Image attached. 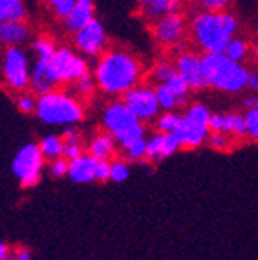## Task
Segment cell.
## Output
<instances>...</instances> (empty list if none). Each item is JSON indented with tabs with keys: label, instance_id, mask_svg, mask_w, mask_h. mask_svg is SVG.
Returning <instances> with one entry per match:
<instances>
[{
	"label": "cell",
	"instance_id": "60d3db41",
	"mask_svg": "<svg viewBox=\"0 0 258 260\" xmlns=\"http://www.w3.org/2000/svg\"><path fill=\"white\" fill-rule=\"evenodd\" d=\"M246 90L258 94V67H256V69H251V67H249V73H247V85H246Z\"/></svg>",
	"mask_w": 258,
	"mask_h": 260
},
{
	"label": "cell",
	"instance_id": "4316f807",
	"mask_svg": "<svg viewBox=\"0 0 258 260\" xmlns=\"http://www.w3.org/2000/svg\"><path fill=\"white\" fill-rule=\"evenodd\" d=\"M155 87V94H157V102L161 110H177L181 109L184 103L181 102V98L170 89L166 83H157Z\"/></svg>",
	"mask_w": 258,
	"mask_h": 260
},
{
	"label": "cell",
	"instance_id": "d6a6232c",
	"mask_svg": "<svg viewBox=\"0 0 258 260\" xmlns=\"http://www.w3.org/2000/svg\"><path fill=\"white\" fill-rule=\"evenodd\" d=\"M146 143H148L146 138H141V139H137V141L130 143L128 146L123 148L125 157L128 159V161H143V159L146 157Z\"/></svg>",
	"mask_w": 258,
	"mask_h": 260
},
{
	"label": "cell",
	"instance_id": "f1b7e54d",
	"mask_svg": "<svg viewBox=\"0 0 258 260\" xmlns=\"http://www.w3.org/2000/svg\"><path fill=\"white\" fill-rule=\"evenodd\" d=\"M179 121H181V114L177 110H161L153 123H155V130L157 132L174 134L175 128L179 126Z\"/></svg>",
	"mask_w": 258,
	"mask_h": 260
},
{
	"label": "cell",
	"instance_id": "9a60e30c",
	"mask_svg": "<svg viewBox=\"0 0 258 260\" xmlns=\"http://www.w3.org/2000/svg\"><path fill=\"white\" fill-rule=\"evenodd\" d=\"M33 40V29L25 20L0 22V45L2 47H24Z\"/></svg>",
	"mask_w": 258,
	"mask_h": 260
},
{
	"label": "cell",
	"instance_id": "8992f818",
	"mask_svg": "<svg viewBox=\"0 0 258 260\" xmlns=\"http://www.w3.org/2000/svg\"><path fill=\"white\" fill-rule=\"evenodd\" d=\"M211 110L208 105L201 102H194L186 107L181 114V121L175 128L174 136L181 143V148H199L204 143H208L211 130H210Z\"/></svg>",
	"mask_w": 258,
	"mask_h": 260
},
{
	"label": "cell",
	"instance_id": "74e56055",
	"mask_svg": "<svg viewBox=\"0 0 258 260\" xmlns=\"http://www.w3.org/2000/svg\"><path fill=\"white\" fill-rule=\"evenodd\" d=\"M47 172L51 177L54 179H61L69 174V159H65L63 155L56 159H51L47 165Z\"/></svg>",
	"mask_w": 258,
	"mask_h": 260
},
{
	"label": "cell",
	"instance_id": "ac0fdd59",
	"mask_svg": "<svg viewBox=\"0 0 258 260\" xmlns=\"http://www.w3.org/2000/svg\"><path fill=\"white\" fill-rule=\"evenodd\" d=\"M94 18H96V0H76L71 13L61 20V27L65 32L73 35Z\"/></svg>",
	"mask_w": 258,
	"mask_h": 260
},
{
	"label": "cell",
	"instance_id": "277c9868",
	"mask_svg": "<svg viewBox=\"0 0 258 260\" xmlns=\"http://www.w3.org/2000/svg\"><path fill=\"white\" fill-rule=\"evenodd\" d=\"M202 69H204L206 85L222 94H240L246 90L247 73L246 63H238L224 53L202 54Z\"/></svg>",
	"mask_w": 258,
	"mask_h": 260
},
{
	"label": "cell",
	"instance_id": "603a6c76",
	"mask_svg": "<svg viewBox=\"0 0 258 260\" xmlns=\"http://www.w3.org/2000/svg\"><path fill=\"white\" fill-rule=\"evenodd\" d=\"M56 42L54 38H51L49 35H38L29 42V51L31 56L37 60H51L56 53Z\"/></svg>",
	"mask_w": 258,
	"mask_h": 260
},
{
	"label": "cell",
	"instance_id": "4dcf8cb0",
	"mask_svg": "<svg viewBox=\"0 0 258 260\" xmlns=\"http://www.w3.org/2000/svg\"><path fill=\"white\" fill-rule=\"evenodd\" d=\"M71 87V92L76 94L80 100H87V98H90L94 92L98 90L96 87V81H94V76H90V74H87V76L80 78L78 81H74L73 85H69Z\"/></svg>",
	"mask_w": 258,
	"mask_h": 260
},
{
	"label": "cell",
	"instance_id": "52a82bcc",
	"mask_svg": "<svg viewBox=\"0 0 258 260\" xmlns=\"http://www.w3.org/2000/svg\"><path fill=\"white\" fill-rule=\"evenodd\" d=\"M31 65V54L24 47H4L0 53V81L13 92L27 90Z\"/></svg>",
	"mask_w": 258,
	"mask_h": 260
},
{
	"label": "cell",
	"instance_id": "f546056e",
	"mask_svg": "<svg viewBox=\"0 0 258 260\" xmlns=\"http://www.w3.org/2000/svg\"><path fill=\"white\" fill-rule=\"evenodd\" d=\"M74 4H76V0H44L45 11L51 15V18L58 22H61L71 13Z\"/></svg>",
	"mask_w": 258,
	"mask_h": 260
},
{
	"label": "cell",
	"instance_id": "7c38bea8",
	"mask_svg": "<svg viewBox=\"0 0 258 260\" xmlns=\"http://www.w3.org/2000/svg\"><path fill=\"white\" fill-rule=\"evenodd\" d=\"M121 100L128 105V109L136 114L137 119H141L143 123L155 121V118H157L159 112H161V107H159L157 94H155L153 83H145V81H141L139 85L130 89Z\"/></svg>",
	"mask_w": 258,
	"mask_h": 260
},
{
	"label": "cell",
	"instance_id": "3957f363",
	"mask_svg": "<svg viewBox=\"0 0 258 260\" xmlns=\"http://www.w3.org/2000/svg\"><path fill=\"white\" fill-rule=\"evenodd\" d=\"M35 116L47 126L69 128L80 125L85 119V105L76 94L56 87L49 92L38 94Z\"/></svg>",
	"mask_w": 258,
	"mask_h": 260
},
{
	"label": "cell",
	"instance_id": "30bf717a",
	"mask_svg": "<svg viewBox=\"0 0 258 260\" xmlns=\"http://www.w3.org/2000/svg\"><path fill=\"white\" fill-rule=\"evenodd\" d=\"M87 60L89 58L80 54L74 47L58 45L56 53L51 58V65H53V71L60 85H73L80 78L90 74V65Z\"/></svg>",
	"mask_w": 258,
	"mask_h": 260
},
{
	"label": "cell",
	"instance_id": "6da1fadb",
	"mask_svg": "<svg viewBox=\"0 0 258 260\" xmlns=\"http://www.w3.org/2000/svg\"><path fill=\"white\" fill-rule=\"evenodd\" d=\"M96 87L107 98H123L145 78L141 58L126 47H109L96 58L92 71Z\"/></svg>",
	"mask_w": 258,
	"mask_h": 260
},
{
	"label": "cell",
	"instance_id": "b9f144b4",
	"mask_svg": "<svg viewBox=\"0 0 258 260\" xmlns=\"http://www.w3.org/2000/svg\"><path fill=\"white\" fill-rule=\"evenodd\" d=\"M242 105H244V109H251V107L258 105V94L256 92H249L246 98H244Z\"/></svg>",
	"mask_w": 258,
	"mask_h": 260
},
{
	"label": "cell",
	"instance_id": "8d00e7d4",
	"mask_svg": "<svg viewBox=\"0 0 258 260\" xmlns=\"http://www.w3.org/2000/svg\"><path fill=\"white\" fill-rule=\"evenodd\" d=\"M208 143L213 150L218 152H224V150H230L231 146H233V138L228 134H222V132H211L210 138H208Z\"/></svg>",
	"mask_w": 258,
	"mask_h": 260
},
{
	"label": "cell",
	"instance_id": "836d02e7",
	"mask_svg": "<svg viewBox=\"0 0 258 260\" xmlns=\"http://www.w3.org/2000/svg\"><path fill=\"white\" fill-rule=\"evenodd\" d=\"M130 177V167L123 159H114L110 161V181L114 183H125Z\"/></svg>",
	"mask_w": 258,
	"mask_h": 260
},
{
	"label": "cell",
	"instance_id": "e575fe53",
	"mask_svg": "<svg viewBox=\"0 0 258 260\" xmlns=\"http://www.w3.org/2000/svg\"><path fill=\"white\" fill-rule=\"evenodd\" d=\"M166 85L170 87V89L174 90L175 94H177L179 98H181V102L184 103H188V98H190V92H191V89L188 87V83H186L184 80H182L179 74H174V76L170 78L168 81H166Z\"/></svg>",
	"mask_w": 258,
	"mask_h": 260
},
{
	"label": "cell",
	"instance_id": "7402d4cb",
	"mask_svg": "<svg viewBox=\"0 0 258 260\" xmlns=\"http://www.w3.org/2000/svg\"><path fill=\"white\" fill-rule=\"evenodd\" d=\"M224 54L230 56L231 60L238 61V63H247L253 58V42H249L244 37H233L230 44L224 49Z\"/></svg>",
	"mask_w": 258,
	"mask_h": 260
},
{
	"label": "cell",
	"instance_id": "44dd1931",
	"mask_svg": "<svg viewBox=\"0 0 258 260\" xmlns=\"http://www.w3.org/2000/svg\"><path fill=\"white\" fill-rule=\"evenodd\" d=\"M87 150L92 157L100 159V161H110L117 150V141L109 132H100V134L90 138Z\"/></svg>",
	"mask_w": 258,
	"mask_h": 260
},
{
	"label": "cell",
	"instance_id": "4fadbf2b",
	"mask_svg": "<svg viewBox=\"0 0 258 260\" xmlns=\"http://www.w3.org/2000/svg\"><path fill=\"white\" fill-rule=\"evenodd\" d=\"M174 65L177 74L188 83L191 90L206 89L204 69H202V54L195 53L191 49H181L174 56Z\"/></svg>",
	"mask_w": 258,
	"mask_h": 260
},
{
	"label": "cell",
	"instance_id": "1f68e13d",
	"mask_svg": "<svg viewBox=\"0 0 258 260\" xmlns=\"http://www.w3.org/2000/svg\"><path fill=\"white\" fill-rule=\"evenodd\" d=\"M37 100L38 94H35L33 90H22V92H16V109L20 110L22 114H35L37 110Z\"/></svg>",
	"mask_w": 258,
	"mask_h": 260
},
{
	"label": "cell",
	"instance_id": "bcb514c9",
	"mask_svg": "<svg viewBox=\"0 0 258 260\" xmlns=\"http://www.w3.org/2000/svg\"><path fill=\"white\" fill-rule=\"evenodd\" d=\"M8 260H9V258H8Z\"/></svg>",
	"mask_w": 258,
	"mask_h": 260
},
{
	"label": "cell",
	"instance_id": "d4e9b609",
	"mask_svg": "<svg viewBox=\"0 0 258 260\" xmlns=\"http://www.w3.org/2000/svg\"><path fill=\"white\" fill-rule=\"evenodd\" d=\"M25 18H27L25 0H0V22L25 20Z\"/></svg>",
	"mask_w": 258,
	"mask_h": 260
},
{
	"label": "cell",
	"instance_id": "f35d334b",
	"mask_svg": "<svg viewBox=\"0 0 258 260\" xmlns=\"http://www.w3.org/2000/svg\"><path fill=\"white\" fill-rule=\"evenodd\" d=\"M233 0H199L202 9H208V11H224V9L230 8V4Z\"/></svg>",
	"mask_w": 258,
	"mask_h": 260
},
{
	"label": "cell",
	"instance_id": "ffe728a7",
	"mask_svg": "<svg viewBox=\"0 0 258 260\" xmlns=\"http://www.w3.org/2000/svg\"><path fill=\"white\" fill-rule=\"evenodd\" d=\"M184 0H136L139 15L145 18L148 24L157 20L161 16L170 15V13H177L182 9Z\"/></svg>",
	"mask_w": 258,
	"mask_h": 260
},
{
	"label": "cell",
	"instance_id": "e0dca14e",
	"mask_svg": "<svg viewBox=\"0 0 258 260\" xmlns=\"http://www.w3.org/2000/svg\"><path fill=\"white\" fill-rule=\"evenodd\" d=\"M181 148V143L177 141L174 134L168 132H157L146 143V159L152 162L165 161V159L172 157L174 154H177Z\"/></svg>",
	"mask_w": 258,
	"mask_h": 260
},
{
	"label": "cell",
	"instance_id": "2e32d148",
	"mask_svg": "<svg viewBox=\"0 0 258 260\" xmlns=\"http://www.w3.org/2000/svg\"><path fill=\"white\" fill-rule=\"evenodd\" d=\"M56 87H60V81H58L56 74H54L51 60H37V58H33L29 89L35 94H44L56 89Z\"/></svg>",
	"mask_w": 258,
	"mask_h": 260
},
{
	"label": "cell",
	"instance_id": "ba28073f",
	"mask_svg": "<svg viewBox=\"0 0 258 260\" xmlns=\"http://www.w3.org/2000/svg\"><path fill=\"white\" fill-rule=\"evenodd\" d=\"M153 42L163 49H174L175 53L184 49L186 38L190 37V22L181 11L170 13L150 24Z\"/></svg>",
	"mask_w": 258,
	"mask_h": 260
},
{
	"label": "cell",
	"instance_id": "9c48e42d",
	"mask_svg": "<svg viewBox=\"0 0 258 260\" xmlns=\"http://www.w3.org/2000/svg\"><path fill=\"white\" fill-rule=\"evenodd\" d=\"M47 159L42 154L38 143H25L16 150L11 162V172L24 188H33L40 183Z\"/></svg>",
	"mask_w": 258,
	"mask_h": 260
},
{
	"label": "cell",
	"instance_id": "5b68a950",
	"mask_svg": "<svg viewBox=\"0 0 258 260\" xmlns=\"http://www.w3.org/2000/svg\"><path fill=\"white\" fill-rule=\"evenodd\" d=\"M101 125L109 132L117 145L125 148L137 139L146 138L145 123L137 119V116L128 109L123 100H112L101 110Z\"/></svg>",
	"mask_w": 258,
	"mask_h": 260
},
{
	"label": "cell",
	"instance_id": "ee69618b",
	"mask_svg": "<svg viewBox=\"0 0 258 260\" xmlns=\"http://www.w3.org/2000/svg\"><path fill=\"white\" fill-rule=\"evenodd\" d=\"M11 256V249L6 242H0V260H8Z\"/></svg>",
	"mask_w": 258,
	"mask_h": 260
},
{
	"label": "cell",
	"instance_id": "7a4b0ae2",
	"mask_svg": "<svg viewBox=\"0 0 258 260\" xmlns=\"http://www.w3.org/2000/svg\"><path fill=\"white\" fill-rule=\"evenodd\" d=\"M240 20L237 15L224 11H208L201 9L190 20V38L202 54L224 53L230 40L238 35Z\"/></svg>",
	"mask_w": 258,
	"mask_h": 260
},
{
	"label": "cell",
	"instance_id": "83f0119b",
	"mask_svg": "<svg viewBox=\"0 0 258 260\" xmlns=\"http://www.w3.org/2000/svg\"><path fill=\"white\" fill-rule=\"evenodd\" d=\"M174 74H177L174 61L159 60V61H155V63H153V67L150 69L148 78H150V81H152L153 85H157V83H166V81L174 76Z\"/></svg>",
	"mask_w": 258,
	"mask_h": 260
},
{
	"label": "cell",
	"instance_id": "cb8c5ba5",
	"mask_svg": "<svg viewBox=\"0 0 258 260\" xmlns=\"http://www.w3.org/2000/svg\"><path fill=\"white\" fill-rule=\"evenodd\" d=\"M61 139H63V157L65 159L73 161V159H76L78 155L85 154L83 152V139H81L80 132H78L74 126L65 128Z\"/></svg>",
	"mask_w": 258,
	"mask_h": 260
},
{
	"label": "cell",
	"instance_id": "5bb4252c",
	"mask_svg": "<svg viewBox=\"0 0 258 260\" xmlns=\"http://www.w3.org/2000/svg\"><path fill=\"white\" fill-rule=\"evenodd\" d=\"M210 130L211 132H222V134H228L237 139L247 138L244 114L237 112H211Z\"/></svg>",
	"mask_w": 258,
	"mask_h": 260
},
{
	"label": "cell",
	"instance_id": "ab89813d",
	"mask_svg": "<svg viewBox=\"0 0 258 260\" xmlns=\"http://www.w3.org/2000/svg\"><path fill=\"white\" fill-rule=\"evenodd\" d=\"M96 181H100V183L110 181V161H98Z\"/></svg>",
	"mask_w": 258,
	"mask_h": 260
},
{
	"label": "cell",
	"instance_id": "d6986e66",
	"mask_svg": "<svg viewBox=\"0 0 258 260\" xmlns=\"http://www.w3.org/2000/svg\"><path fill=\"white\" fill-rule=\"evenodd\" d=\"M100 159L92 157L90 154H81L76 159L69 161L67 177L76 184H89L96 181V170Z\"/></svg>",
	"mask_w": 258,
	"mask_h": 260
},
{
	"label": "cell",
	"instance_id": "f6af8a7d",
	"mask_svg": "<svg viewBox=\"0 0 258 260\" xmlns=\"http://www.w3.org/2000/svg\"><path fill=\"white\" fill-rule=\"evenodd\" d=\"M253 60H254V63H256V67H258V37L253 40Z\"/></svg>",
	"mask_w": 258,
	"mask_h": 260
},
{
	"label": "cell",
	"instance_id": "484cf974",
	"mask_svg": "<svg viewBox=\"0 0 258 260\" xmlns=\"http://www.w3.org/2000/svg\"><path fill=\"white\" fill-rule=\"evenodd\" d=\"M38 146H40L42 154H44V157L47 159V161L63 155V139H61V136H56V134L44 136V138L38 141Z\"/></svg>",
	"mask_w": 258,
	"mask_h": 260
},
{
	"label": "cell",
	"instance_id": "7bdbcfd3",
	"mask_svg": "<svg viewBox=\"0 0 258 260\" xmlns=\"http://www.w3.org/2000/svg\"><path fill=\"white\" fill-rule=\"evenodd\" d=\"M9 260H31V253L27 249H18V251L13 255V258Z\"/></svg>",
	"mask_w": 258,
	"mask_h": 260
},
{
	"label": "cell",
	"instance_id": "d590c367",
	"mask_svg": "<svg viewBox=\"0 0 258 260\" xmlns=\"http://www.w3.org/2000/svg\"><path fill=\"white\" fill-rule=\"evenodd\" d=\"M244 119H246V130H247V138L258 141V105L246 109L244 112Z\"/></svg>",
	"mask_w": 258,
	"mask_h": 260
},
{
	"label": "cell",
	"instance_id": "8fae6325",
	"mask_svg": "<svg viewBox=\"0 0 258 260\" xmlns=\"http://www.w3.org/2000/svg\"><path fill=\"white\" fill-rule=\"evenodd\" d=\"M73 47L85 58H98L109 49V32L100 18H94L87 25L71 35Z\"/></svg>",
	"mask_w": 258,
	"mask_h": 260
}]
</instances>
